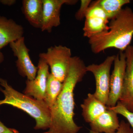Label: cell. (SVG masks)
<instances>
[{
    "instance_id": "obj_9",
    "label": "cell",
    "mask_w": 133,
    "mask_h": 133,
    "mask_svg": "<svg viewBox=\"0 0 133 133\" xmlns=\"http://www.w3.org/2000/svg\"><path fill=\"white\" fill-rule=\"evenodd\" d=\"M43 9L41 30L50 33L54 27L60 24V10L64 4L73 5L75 0H42Z\"/></svg>"
},
{
    "instance_id": "obj_17",
    "label": "cell",
    "mask_w": 133,
    "mask_h": 133,
    "mask_svg": "<svg viewBox=\"0 0 133 133\" xmlns=\"http://www.w3.org/2000/svg\"><path fill=\"white\" fill-rule=\"evenodd\" d=\"M97 2L109 20L114 18L121 11L124 5L131 2L130 0H99Z\"/></svg>"
},
{
    "instance_id": "obj_3",
    "label": "cell",
    "mask_w": 133,
    "mask_h": 133,
    "mask_svg": "<svg viewBox=\"0 0 133 133\" xmlns=\"http://www.w3.org/2000/svg\"><path fill=\"white\" fill-rule=\"evenodd\" d=\"M0 91L5 98L0 100V105L8 104L21 109L36 121V130L49 129L51 124L50 109L44 100H38L14 89L7 81L0 78Z\"/></svg>"
},
{
    "instance_id": "obj_14",
    "label": "cell",
    "mask_w": 133,
    "mask_h": 133,
    "mask_svg": "<svg viewBox=\"0 0 133 133\" xmlns=\"http://www.w3.org/2000/svg\"><path fill=\"white\" fill-rule=\"evenodd\" d=\"M82 116L85 121L91 123L108 109L106 105L98 99L94 94L88 93L81 105Z\"/></svg>"
},
{
    "instance_id": "obj_8",
    "label": "cell",
    "mask_w": 133,
    "mask_h": 133,
    "mask_svg": "<svg viewBox=\"0 0 133 133\" xmlns=\"http://www.w3.org/2000/svg\"><path fill=\"white\" fill-rule=\"evenodd\" d=\"M9 45L14 56L17 58L16 63L19 74L26 77L28 80L34 79L37 74L38 67L31 61L29 53L30 50L25 44L24 37L10 43Z\"/></svg>"
},
{
    "instance_id": "obj_21",
    "label": "cell",
    "mask_w": 133,
    "mask_h": 133,
    "mask_svg": "<svg viewBox=\"0 0 133 133\" xmlns=\"http://www.w3.org/2000/svg\"><path fill=\"white\" fill-rule=\"evenodd\" d=\"M0 133H19L15 129L9 128L0 121ZM42 133H48V132Z\"/></svg>"
},
{
    "instance_id": "obj_12",
    "label": "cell",
    "mask_w": 133,
    "mask_h": 133,
    "mask_svg": "<svg viewBox=\"0 0 133 133\" xmlns=\"http://www.w3.org/2000/svg\"><path fill=\"white\" fill-rule=\"evenodd\" d=\"M23 27L12 19L0 16V50L23 37Z\"/></svg>"
},
{
    "instance_id": "obj_24",
    "label": "cell",
    "mask_w": 133,
    "mask_h": 133,
    "mask_svg": "<svg viewBox=\"0 0 133 133\" xmlns=\"http://www.w3.org/2000/svg\"><path fill=\"white\" fill-rule=\"evenodd\" d=\"M0 3H1V2H0Z\"/></svg>"
},
{
    "instance_id": "obj_22",
    "label": "cell",
    "mask_w": 133,
    "mask_h": 133,
    "mask_svg": "<svg viewBox=\"0 0 133 133\" xmlns=\"http://www.w3.org/2000/svg\"><path fill=\"white\" fill-rule=\"evenodd\" d=\"M16 1L14 0H0V2L3 5L12 6L15 3Z\"/></svg>"
},
{
    "instance_id": "obj_23",
    "label": "cell",
    "mask_w": 133,
    "mask_h": 133,
    "mask_svg": "<svg viewBox=\"0 0 133 133\" xmlns=\"http://www.w3.org/2000/svg\"><path fill=\"white\" fill-rule=\"evenodd\" d=\"M4 56L2 52L0 50V64L4 61Z\"/></svg>"
},
{
    "instance_id": "obj_4",
    "label": "cell",
    "mask_w": 133,
    "mask_h": 133,
    "mask_svg": "<svg viewBox=\"0 0 133 133\" xmlns=\"http://www.w3.org/2000/svg\"><path fill=\"white\" fill-rule=\"evenodd\" d=\"M49 65L51 74L63 83L69 71L71 57V50L65 46L55 45L48 48L47 51L39 54Z\"/></svg>"
},
{
    "instance_id": "obj_6",
    "label": "cell",
    "mask_w": 133,
    "mask_h": 133,
    "mask_svg": "<svg viewBox=\"0 0 133 133\" xmlns=\"http://www.w3.org/2000/svg\"><path fill=\"white\" fill-rule=\"evenodd\" d=\"M114 68L110 78V91L107 106H115L118 102L123 85L125 74L126 57L124 51H120L115 55Z\"/></svg>"
},
{
    "instance_id": "obj_5",
    "label": "cell",
    "mask_w": 133,
    "mask_h": 133,
    "mask_svg": "<svg viewBox=\"0 0 133 133\" xmlns=\"http://www.w3.org/2000/svg\"><path fill=\"white\" fill-rule=\"evenodd\" d=\"M115 55L109 56L99 64H92L87 66V72L92 73L96 82V90L94 95L95 97L107 105L110 91V71L114 64Z\"/></svg>"
},
{
    "instance_id": "obj_20",
    "label": "cell",
    "mask_w": 133,
    "mask_h": 133,
    "mask_svg": "<svg viewBox=\"0 0 133 133\" xmlns=\"http://www.w3.org/2000/svg\"><path fill=\"white\" fill-rule=\"evenodd\" d=\"M88 133H98L92 132L90 130ZM114 133H133V130L128 122L124 120H122L120 122L119 127L116 132Z\"/></svg>"
},
{
    "instance_id": "obj_1",
    "label": "cell",
    "mask_w": 133,
    "mask_h": 133,
    "mask_svg": "<svg viewBox=\"0 0 133 133\" xmlns=\"http://www.w3.org/2000/svg\"><path fill=\"white\" fill-rule=\"evenodd\" d=\"M87 72V66L80 57H72L69 71L62 91L50 109L51 124L48 133H78L82 127L74 121V91Z\"/></svg>"
},
{
    "instance_id": "obj_15",
    "label": "cell",
    "mask_w": 133,
    "mask_h": 133,
    "mask_svg": "<svg viewBox=\"0 0 133 133\" xmlns=\"http://www.w3.org/2000/svg\"><path fill=\"white\" fill-rule=\"evenodd\" d=\"M42 0H23L22 9L24 16L31 26L41 29L42 16Z\"/></svg>"
},
{
    "instance_id": "obj_19",
    "label": "cell",
    "mask_w": 133,
    "mask_h": 133,
    "mask_svg": "<svg viewBox=\"0 0 133 133\" xmlns=\"http://www.w3.org/2000/svg\"><path fill=\"white\" fill-rule=\"evenodd\" d=\"M91 3V1L90 0H81L80 8L75 15L77 20L81 21L84 18Z\"/></svg>"
},
{
    "instance_id": "obj_2",
    "label": "cell",
    "mask_w": 133,
    "mask_h": 133,
    "mask_svg": "<svg viewBox=\"0 0 133 133\" xmlns=\"http://www.w3.org/2000/svg\"><path fill=\"white\" fill-rule=\"evenodd\" d=\"M108 24V30L89 38L93 53L98 54L109 48L125 51L133 37V11L131 8L122 9Z\"/></svg>"
},
{
    "instance_id": "obj_18",
    "label": "cell",
    "mask_w": 133,
    "mask_h": 133,
    "mask_svg": "<svg viewBox=\"0 0 133 133\" xmlns=\"http://www.w3.org/2000/svg\"><path fill=\"white\" fill-rule=\"evenodd\" d=\"M108 107L117 114L121 115L125 117L127 120L128 123L133 130V112L129 111L119 101L117 102L115 106Z\"/></svg>"
},
{
    "instance_id": "obj_16",
    "label": "cell",
    "mask_w": 133,
    "mask_h": 133,
    "mask_svg": "<svg viewBox=\"0 0 133 133\" xmlns=\"http://www.w3.org/2000/svg\"><path fill=\"white\" fill-rule=\"evenodd\" d=\"M63 84L55 77L51 73L48 76L44 101L50 109L55 104L61 92Z\"/></svg>"
},
{
    "instance_id": "obj_10",
    "label": "cell",
    "mask_w": 133,
    "mask_h": 133,
    "mask_svg": "<svg viewBox=\"0 0 133 133\" xmlns=\"http://www.w3.org/2000/svg\"><path fill=\"white\" fill-rule=\"evenodd\" d=\"M37 67L38 71L35 78L26 81L24 94L38 100H44L48 76L50 74L49 66L44 60L40 58Z\"/></svg>"
},
{
    "instance_id": "obj_11",
    "label": "cell",
    "mask_w": 133,
    "mask_h": 133,
    "mask_svg": "<svg viewBox=\"0 0 133 133\" xmlns=\"http://www.w3.org/2000/svg\"><path fill=\"white\" fill-rule=\"evenodd\" d=\"M126 57L125 74L123 89L119 101L129 111L133 112V46L125 51Z\"/></svg>"
},
{
    "instance_id": "obj_7",
    "label": "cell",
    "mask_w": 133,
    "mask_h": 133,
    "mask_svg": "<svg viewBox=\"0 0 133 133\" xmlns=\"http://www.w3.org/2000/svg\"><path fill=\"white\" fill-rule=\"evenodd\" d=\"M85 18L83 30L85 37L90 38L108 30L109 19L97 1L91 3Z\"/></svg>"
},
{
    "instance_id": "obj_13",
    "label": "cell",
    "mask_w": 133,
    "mask_h": 133,
    "mask_svg": "<svg viewBox=\"0 0 133 133\" xmlns=\"http://www.w3.org/2000/svg\"><path fill=\"white\" fill-rule=\"evenodd\" d=\"M89 125L91 128L90 130L92 132L98 133H114L118 129L120 122L118 114L108 107L104 112Z\"/></svg>"
}]
</instances>
